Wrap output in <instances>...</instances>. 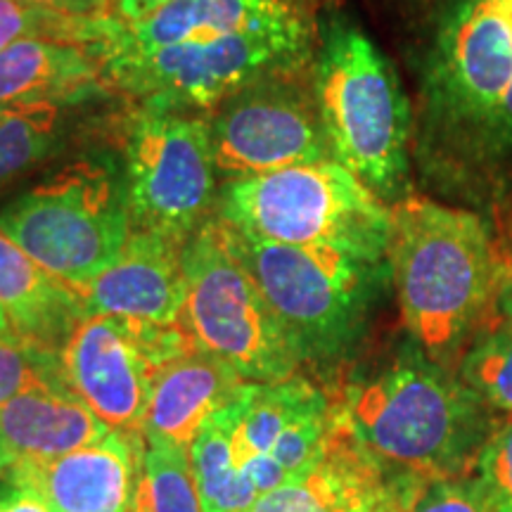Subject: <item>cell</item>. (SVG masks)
I'll return each instance as SVG.
<instances>
[{"label":"cell","instance_id":"cell-14","mask_svg":"<svg viewBox=\"0 0 512 512\" xmlns=\"http://www.w3.org/2000/svg\"><path fill=\"white\" fill-rule=\"evenodd\" d=\"M185 242L133 230L105 271L72 287L83 316H112L145 325H178L185 306Z\"/></svg>","mask_w":512,"mask_h":512},{"label":"cell","instance_id":"cell-19","mask_svg":"<svg viewBox=\"0 0 512 512\" xmlns=\"http://www.w3.org/2000/svg\"><path fill=\"white\" fill-rule=\"evenodd\" d=\"M107 83L91 48L53 38H24L0 53V105H69Z\"/></svg>","mask_w":512,"mask_h":512},{"label":"cell","instance_id":"cell-28","mask_svg":"<svg viewBox=\"0 0 512 512\" xmlns=\"http://www.w3.org/2000/svg\"><path fill=\"white\" fill-rule=\"evenodd\" d=\"M475 477L494 512H512V418H501L479 453Z\"/></svg>","mask_w":512,"mask_h":512},{"label":"cell","instance_id":"cell-30","mask_svg":"<svg viewBox=\"0 0 512 512\" xmlns=\"http://www.w3.org/2000/svg\"><path fill=\"white\" fill-rule=\"evenodd\" d=\"M38 8H46L67 17L79 19H102L117 15L119 0H27Z\"/></svg>","mask_w":512,"mask_h":512},{"label":"cell","instance_id":"cell-35","mask_svg":"<svg viewBox=\"0 0 512 512\" xmlns=\"http://www.w3.org/2000/svg\"><path fill=\"white\" fill-rule=\"evenodd\" d=\"M0 337H3V339L15 337V332H12L10 320H8V316H5V311H3V309H0Z\"/></svg>","mask_w":512,"mask_h":512},{"label":"cell","instance_id":"cell-20","mask_svg":"<svg viewBox=\"0 0 512 512\" xmlns=\"http://www.w3.org/2000/svg\"><path fill=\"white\" fill-rule=\"evenodd\" d=\"M0 309L12 332L38 347L57 351L79 320L72 287L62 285L0 230Z\"/></svg>","mask_w":512,"mask_h":512},{"label":"cell","instance_id":"cell-27","mask_svg":"<svg viewBox=\"0 0 512 512\" xmlns=\"http://www.w3.org/2000/svg\"><path fill=\"white\" fill-rule=\"evenodd\" d=\"M46 384H64L57 351L43 349L19 337H0V406L17 394Z\"/></svg>","mask_w":512,"mask_h":512},{"label":"cell","instance_id":"cell-7","mask_svg":"<svg viewBox=\"0 0 512 512\" xmlns=\"http://www.w3.org/2000/svg\"><path fill=\"white\" fill-rule=\"evenodd\" d=\"M316 53V27L299 15L283 24L190 41L147 55L102 62L107 83L136 95L143 107L209 110L271 76L302 74Z\"/></svg>","mask_w":512,"mask_h":512},{"label":"cell","instance_id":"cell-9","mask_svg":"<svg viewBox=\"0 0 512 512\" xmlns=\"http://www.w3.org/2000/svg\"><path fill=\"white\" fill-rule=\"evenodd\" d=\"M181 325L192 342L249 384L302 375V361L252 273L223 238L219 216L185 242Z\"/></svg>","mask_w":512,"mask_h":512},{"label":"cell","instance_id":"cell-36","mask_svg":"<svg viewBox=\"0 0 512 512\" xmlns=\"http://www.w3.org/2000/svg\"><path fill=\"white\" fill-rule=\"evenodd\" d=\"M8 110H10V107H5V105H0V119H3V117H5V114H8Z\"/></svg>","mask_w":512,"mask_h":512},{"label":"cell","instance_id":"cell-2","mask_svg":"<svg viewBox=\"0 0 512 512\" xmlns=\"http://www.w3.org/2000/svg\"><path fill=\"white\" fill-rule=\"evenodd\" d=\"M387 261L408 337L456 368L498 316L505 271L496 233L475 211L408 195L392 207Z\"/></svg>","mask_w":512,"mask_h":512},{"label":"cell","instance_id":"cell-22","mask_svg":"<svg viewBox=\"0 0 512 512\" xmlns=\"http://www.w3.org/2000/svg\"><path fill=\"white\" fill-rule=\"evenodd\" d=\"M332 399L311 377L294 375L275 384H247L242 415L235 430V458L240 470L249 460L271 456L273 446L292 422ZM245 472V470H242Z\"/></svg>","mask_w":512,"mask_h":512},{"label":"cell","instance_id":"cell-18","mask_svg":"<svg viewBox=\"0 0 512 512\" xmlns=\"http://www.w3.org/2000/svg\"><path fill=\"white\" fill-rule=\"evenodd\" d=\"M249 382L200 347L157 370L143 437L190 448L216 413L238 401Z\"/></svg>","mask_w":512,"mask_h":512},{"label":"cell","instance_id":"cell-24","mask_svg":"<svg viewBox=\"0 0 512 512\" xmlns=\"http://www.w3.org/2000/svg\"><path fill=\"white\" fill-rule=\"evenodd\" d=\"M456 370L491 411L512 418V318L496 316L479 330Z\"/></svg>","mask_w":512,"mask_h":512},{"label":"cell","instance_id":"cell-13","mask_svg":"<svg viewBox=\"0 0 512 512\" xmlns=\"http://www.w3.org/2000/svg\"><path fill=\"white\" fill-rule=\"evenodd\" d=\"M425 477L384 463L344 425L302 475L256 498L247 512H408Z\"/></svg>","mask_w":512,"mask_h":512},{"label":"cell","instance_id":"cell-31","mask_svg":"<svg viewBox=\"0 0 512 512\" xmlns=\"http://www.w3.org/2000/svg\"><path fill=\"white\" fill-rule=\"evenodd\" d=\"M0 512H50V508L34 489L0 477Z\"/></svg>","mask_w":512,"mask_h":512},{"label":"cell","instance_id":"cell-29","mask_svg":"<svg viewBox=\"0 0 512 512\" xmlns=\"http://www.w3.org/2000/svg\"><path fill=\"white\" fill-rule=\"evenodd\" d=\"M408 512H494L482 484L472 475L427 479Z\"/></svg>","mask_w":512,"mask_h":512},{"label":"cell","instance_id":"cell-34","mask_svg":"<svg viewBox=\"0 0 512 512\" xmlns=\"http://www.w3.org/2000/svg\"><path fill=\"white\" fill-rule=\"evenodd\" d=\"M498 316L512 318V271L503 280L501 297H498Z\"/></svg>","mask_w":512,"mask_h":512},{"label":"cell","instance_id":"cell-4","mask_svg":"<svg viewBox=\"0 0 512 512\" xmlns=\"http://www.w3.org/2000/svg\"><path fill=\"white\" fill-rule=\"evenodd\" d=\"M313 98L330 155L389 207L406 200L413 114L399 74L342 10L318 19Z\"/></svg>","mask_w":512,"mask_h":512},{"label":"cell","instance_id":"cell-5","mask_svg":"<svg viewBox=\"0 0 512 512\" xmlns=\"http://www.w3.org/2000/svg\"><path fill=\"white\" fill-rule=\"evenodd\" d=\"M221 228L228 247L264 292L302 368L328 373L349 361L366 339L377 304L392 283L389 261L278 245L226 221Z\"/></svg>","mask_w":512,"mask_h":512},{"label":"cell","instance_id":"cell-37","mask_svg":"<svg viewBox=\"0 0 512 512\" xmlns=\"http://www.w3.org/2000/svg\"><path fill=\"white\" fill-rule=\"evenodd\" d=\"M311 3H313V0H311Z\"/></svg>","mask_w":512,"mask_h":512},{"label":"cell","instance_id":"cell-3","mask_svg":"<svg viewBox=\"0 0 512 512\" xmlns=\"http://www.w3.org/2000/svg\"><path fill=\"white\" fill-rule=\"evenodd\" d=\"M337 408L368 451L425 479L472 475L501 422L456 368L434 361L411 337L387 363L351 380Z\"/></svg>","mask_w":512,"mask_h":512},{"label":"cell","instance_id":"cell-25","mask_svg":"<svg viewBox=\"0 0 512 512\" xmlns=\"http://www.w3.org/2000/svg\"><path fill=\"white\" fill-rule=\"evenodd\" d=\"M60 136V105H15L0 119V185L31 169Z\"/></svg>","mask_w":512,"mask_h":512},{"label":"cell","instance_id":"cell-21","mask_svg":"<svg viewBox=\"0 0 512 512\" xmlns=\"http://www.w3.org/2000/svg\"><path fill=\"white\" fill-rule=\"evenodd\" d=\"M245 392L238 401L216 413L188 448L192 477L204 512H247L259 498L235 458V430Z\"/></svg>","mask_w":512,"mask_h":512},{"label":"cell","instance_id":"cell-16","mask_svg":"<svg viewBox=\"0 0 512 512\" xmlns=\"http://www.w3.org/2000/svg\"><path fill=\"white\" fill-rule=\"evenodd\" d=\"M304 15L292 0H171L136 22L102 19L93 53L100 62L121 55H147L190 41H209L235 31L283 24Z\"/></svg>","mask_w":512,"mask_h":512},{"label":"cell","instance_id":"cell-10","mask_svg":"<svg viewBox=\"0 0 512 512\" xmlns=\"http://www.w3.org/2000/svg\"><path fill=\"white\" fill-rule=\"evenodd\" d=\"M209 121L143 107L126 136L124 178L133 230L188 242L219 204Z\"/></svg>","mask_w":512,"mask_h":512},{"label":"cell","instance_id":"cell-32","mask_svg":"<svg viewBox=\"0 0 512 512\" xmlns=\"http://www.w3.org/2000/svg\"><path fill=\"white\" fill-rule=\"evenodd\" d=\"M164 3H171V0H119L117 17L121 22H136V19L150 15L152 10L162 8Z\"/></svg>","mask_w":512,"mask_h":512},{"label":"cell","instance_id":"cell-26","mask_svg":"<svg viewBox=\"0 0 512 512\" xmlns=\"http://www.w3.org/2000/svg\"><path fill=\"white\" fill-rule=\"evenodd\" d=\"M102 19L67 17L27 0H0V53L24 38H53L93 50L100 41Z\"/></svg>","mask_w":512,"mask_h":512},{"label":"cell","instance_id":"cell-17","mask_svg":"<svg viewBox=\"0 0 512 512\" xmlns=\"http://www.w3.org/2000/svg\"><path fill=\"white\" fill-rule=\"evenodd\" d=\"M110 432L64 384H46L0 406V475L48 463Z\"/></svg>","mask_w":512,"mask_h":512},{"label":"cell","instance_id":"cell-12","mask_svg":"<svg viewBox=\"0 0 512 512\" xmlns=\"http://www.w3.org/2000/svg\"><path fill=\"white\" fill-rule=\"evenodd\" d=\"M271 76L216 105L207 119L216 171L228 181L332 159L313 88Z\"/></svg>","mask_w":512,"mask_h":512},{"label":"cell","instance_id":"cell-33","mask_svg":"<svg viewBox=\"0 0 512 512\" xmlns=\"http://www.w3.org/2000/svg\"><path fill=\"white\" fill-rule=\"evenodd\" d=\"M498 240V252H501V261H503V271L508 275L512 271V221H505V228L496 235Z\"/></svg>","mask_w":512,"mask_h":512},{"label":"cell","instance_id":"cell-15","mask_svg":"<svg viewBox=\"0 0 512 512\" xmlns=\"http://www.w3.org/2000/svg\"><path fill=\"white\" fill-rule=\"evenodd\" d=\"M143 434L107 432L72 453L0 475L34 489L50 512H131Z\"/></svg>","mask_w":512,"mask_h":512},{"label":"cell","instance_id":"cell-11","mask_svg":"<svg viewBox=\"0 0 512 512\" xmlns=\"http://www.w3.org/2000/svg\"><path fill=\"white\" fill-rule=\"evenodd\" d=\"M195 349L178 325L81 316L60 347L67 387L107 430L143 434L157 370Z\"/></svg>","mask_w":512,"mask_h":512},{"label":"cell","instance_id":"cell-6","mask_svg":"<svg viewBox=\"0 0 512 512\" xmlns=\"http://www.w3.org/2000/svg\"><path fill=\"white\" fill-rule=\"evenodd\" d=\"M216 216L259 240L368 261H387L392 238V207L335 159L228 181Z\"/></svg>","mask_w":512,"mask_h":512},{"label":"cell","instance_id":"cell-23","mask_svg":"<svg viewBox=\"0 0 512 512\" xmlns=\"http://www.w3.org/2000/svg\"><path fill=\"white\" fill-rule=\"evenodd\" d=\"M131 512H204L188 448L145 439Z\"/></svg>","mask_w":512,"mask_h":512},{"label":"cell","instance_id":"cell-1","mask_svg":"<svg viewBox=\"0 0 512 512\" xmlns=\"http://www.w3.org/2000/svg\"><path fill=\"white\" fill-rule=\"evenodd\" d=\"M427 174L467 190L512 176V0H448L418 64Z\"/></svg>","mask_w":512,"mask_h":512},{"label":"cell","instance_id":"cell-8","mask_svg":"<svg viewBox=\"0 0 512 512\" xmlns=\"http://www.w3.org/2000/svg\"><path fill=\"white\" fill-rule=\"evenodd\" d=\"M0 230L62 285H86L133 233L124 171L110 159L64 166L0 209Z\"/></svg>","mask_w":512,"mask_h":512}]
</instances>
